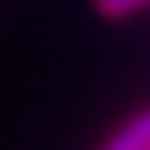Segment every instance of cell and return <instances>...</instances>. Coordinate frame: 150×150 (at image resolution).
I'll list each match as a JSON object with an SVG mask.
<instances>
[{
    "mask_svg": "<svg viewBox=\"0 0 150 150\" xmlns=\"http://www.w3.org/2000/svg\"><path fill=\"white\" fill-rule=\"evenodd\" d=\"M147 147H150V112H141L131 121H125L105 141L102 150H147Z\"/></svg>",
    "mask_w": 150,
    "mask_h": 150,
    "instance_id": "1",
    "label": "cell"
},
{
    "mask_svg": "<svg viewBox=\"0 0 150 150\" xmlns=\"http://www.w3.org/2000/svg\"><path fill=\"white\" fill-rule=\"evenodd\" d=\"M144 3H150V0H96V10L102 16H128V13L141 10Z\"/></svg>",
    "mask_w": 150,
    "mask_h": 150,
    "instance_id": "2",
    "label": "cell"
},
{
    "mask_svg": "<svg viewBox=\"0 0 150 150\" xmlns=\"http://www.w3.org/2000/svg\"><path fill=\"white\" fill-rule=\"evenodd\" d=\"M147 150H150V147H147Z\"/></svg>",
    "mask_w": 150,
    "mask_h": 150,
    "instance_id": "3",
    "label": "cell"
}]
</instances>
